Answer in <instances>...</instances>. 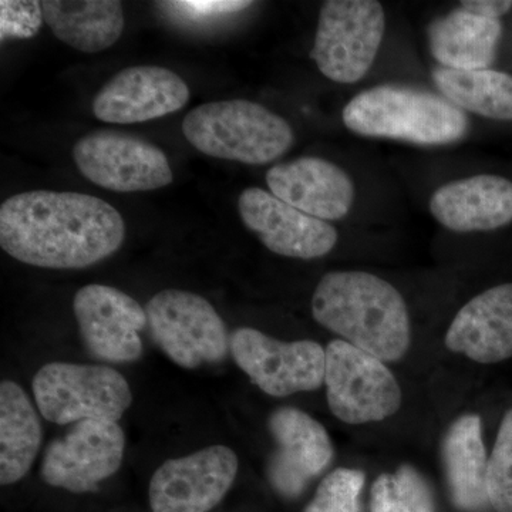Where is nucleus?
Instances as JSON below:
<instances>
[{
    "instance_id": "nucleus-1",
    "label": "nucleus",
    "mask_w": 512,
    "mask_h": 512,
    "mask_svg": "<svg viewBox=\"0 0 512 512\" xmlns=\"http://www.w3.org/2000/svg\"><path fill=\"white\" fill-rule=\"evenodd\" d=\"M124 237L120 212L93 195L35 190L0 207V247L37 268H87L119 251Z\"/></svg>"
},
{
    "instance_id": "nucleus-2",
    "label": "nucleus",
    "mask_w": 512,
    "mask_h": 512,
    "mask_svg": "<svg viewBox=\"0 0 512 512\" xmlns=\"http://www.w3.org/2000/svg\"><path fill=\"white\" fill-rule=\"evenodd\" d=\"M312 315L323 328L382 362H399L412 340L402 293L362 271L329 272L312 298Z\"/></svg>"
},
{
    "instance_id": "nucleus-3",
    "label": "nucleus",
    "mask_w": 512,
    "mask_h": 512,
    "mask_svg": "<svg viewBox=\"0 0 512 512\" xmlns=\"http://www.w3.org/2000/svg\"><path fill=\"white\" fill-rule=\"evenodd\" d=\"M343 123L363 137L394 138L420 146H446L466 136L468 117L443 96L384 84L365 90L343 110Z\"/></svg>"
},
{
    "instance_id": "nucleus-4",
    "label": "nucleus",
    "mask_w": 512,
    "mask_h": 512,
    "mask_svg": "<svg viewBox=\"0 0 512 512\" xmlns=\"http://www.w3.org/2000/svg\"><path fill=\"white\" fill-rule=\"evenodd\" d=\"M188 143L205 156L248 165L272 163L292 147L288 121L254 101H212L183 121Z\"/></svg>"
},
{
    "instance_id": "nucleus-5",
    "label": "nucleus",
    "mask_w": 512,
    "mask_h": 512,
    "mask_svg": "<svg viewBox=\"0 0 512 512\" xmlns=\"http://www.w3.org/2000/svg\"><path fill=\"white\" fill-rule=\"evenodd\" d=\"M32 390L39 412L59 426L119 421L133 403L126 377L109 366L47 363L33 377Z\"/></svg>"
},
{
    "instance_id": "nucleus-6",
    "label": "nucleus",
    "mask_w": 512,
    "mask_h": 512,
    "mask_svg": "<svg viewBox=\"0 0 512 512\" xmlns=\"http://www.w3.org/2000/svg\"><path fill=\"white\" fill-rule=\"evenodd\" d=\"M148 328L158 348L184 369L227 359L231 338L220 313L194 292L165 289L146 306Z\"/></svg>"
},
{
    "instance_id": "nucleus-7",
    "label": "nucleus",
    "mask_w": 512,
    "mask_h": 512,
    "mask_svg": "<svg viewBox=\"0 0 512 512\" xmlns=\"http://www.w3.org/2000/svg\"><path fill=\"white\" fill-rule=\"evenodd\" d=\"M326 399L343 423H376L399 412L402 387L382 360L343 339L326 348Z\"/></svg>"
},
{
    "instance_id": "nucleus-8",
    "label": "nucleus",
    "mask_w": 512,
    "mask_h": 512,
    "mask_svg": "<svg viewBox=\"0 0 512 512\" xmlns=\"http://www.w3.org/2000/svg\"><path fill=\"white\" fill-rule=\"evenodd\" d=\"M384 28V9L376 0H329L320 9L311 57L332 82H359L375 62Z\"/></svg>"
},
{
    "instance_id": "nucleus-9",
    "label": "nucleus",
    "mask_w": 512,
    "mask_h": 512,
    "mask_svg": "<svg viewBox=\"0 0 512 512\" xmlns=\"http://www.w3.org/2000/svg\"><path fill=\"white\" fill-rule=\"evenodd\" d=\"M231 353L252 383L272 397L313 392L325 383L326 349L313 340L282 342L239 328L231 336Z\"/></svg>"
},
{
    "instance_id": "nucleus-10",
    "label": "nucleus",
    "mask_w": 512,
    "mask_h": 512,
    "mask_svg": "<svg viewBox=\"0 0 512 512\" xmlns=\"http://www.w3.org/2000/svg\"><path fill=\"white\" fill-rule=\"evenodd\" d=\"M73 158L87 180L110 191H153L174 180L163 150L120 131L99 130L80 138Z\"/></svg>"
},
{
    "instance_id": "nucleus-11",
    "label": "nucleus",
    "mask_w": 512,
    "mask_h": 512,
    "mask_svg": "<svg viewBox=\"0 0 512 512\" xmlns=\"http://www.w3.org/2000/svg\"><path fill=\"white\" fill-rule=\"evenodd\" d=\"M126 436L119 421L84 420L47 446L40 476L50 487L94 493L123 463Z\"/></svg>"
},
{
    "instance_id": "nucleus-12",
    "label": "nucleus",
    "mask_w": 512,
    "mask_h": 512,
    "mask_svg": "<svg viewBox=\"0 0 512 512\" xmlns=\"http://www.w3.org/2000/svg\"><path fill=\"white\" fill-rule=\"evenodd\" d=\"M238 467L237 454L225 446L165 461L151 477V511L210 512L231 490Z\"/></svg>"
},
{
    "instance_id": "nucleus-13",
    "label": "nucleus",
    "mask_w": 512,
    "mask_h": 512,
    "mask_svg": "<svg viewBox=\"0 0 512 512\" xmlns=\"http://www.w3.org/2000/svg\"><path fill=\"white\" fill-rule=\"evenodd\" d=\"M73 312L84 346L96 359L128 363L143 355L146 309L127 293L107 285L83 286L74 296Z\"/></svg>"
},
{
    "instance_id": "nucleus-14",
    "label": "nucleus",
    "mask_w": 512,
    "mask_h": 512,
    "mask_svg": "<svg viewBox=\"0 0 512 512\" xmlns=\"http://www.w3.org/2000/svg\"><path fill=\"white\" fill-rule=\"evenodd\" d=\"M275 451L268 461L269 483L285 498H298L335 456L325 427L295 407H281L269 416Z\"/></svg>"
},
{
    "instance_id": "nucleus-15",
    "label": "nucleus",
    "mask_w": 512,
    "mask_h": 512,
    "mask_svg": "<svg viewBox=\"0 0 512 512\" xmlns=\"http://www.w3.org/2000/svg\"><path fill=\"white\" fill-rule=\"evenodd\" d=\"M241 220L259 241L276 255L295 259H316L328 255L338 231L276 198L262 188H247L238 200Z\"/></svg>"
},
{
    "instance_id": "nucleus-16",
    "label": "nucleus",
    "mask_w": 512,
    "mask_h": 512,
    "mask_svg": "<svg viewBox=\"0 0 512 512\" xmlns=\"http://www.w3.org/2000/svg\"><path fill=\"white\" fill-rule=\"evenodd\" d=\"M188 100L190 89L177 73L160 66H133L96 94L93 113L104 123H144L183 109Z\"/></svg>"
},
{
    "instance_id": "nucleus-17",
    "label": "nucleus",
    "mask_w": 512,
    "mask_h": 512,
    "mask_svg": "<svg viewBox=\"0 0 512 512\" xmlns=\"http://www.w3.org/2000/svg\"><path fill=\"white\" fill-rule=\"evenodd\" d=\"M266 184L279 200L326 222L345 218L355 200L349 175L319 157L274 165L266 174Z\"/></svg>"
},
{
    "instance_id": "nucleus-18",
    "label": "nucleus",
    "mask_w": 512,
    "mask_h": 512,
    "mask_svg": "<svg viewBox=\"0 0 512 512\" xmlns=\"http://www.w3.org/2000/svg\"><path fill=\"white\" fill-rule=\"evenodd\" d=\"M446 348L481 365L512 357V284L481 292L458 311L446 333Z\"/></svg>"
},
{
    "instance_id": "nucleus-19",
    "label": "nucleus",
    "mask_w": 512,
    "mask_h": 512,
    "mask_svg": "<svg viewBox=\"0 0 512 512\" xmlns=\"http://www.w3.org/2000/svg\"><path fill=\"white\" fill-rule=\"evenodd\" d=\"M430 211L454 232L503 228L512 222V183L500 175L451 181L431 195Z\"/></svg>"
},
{
    "instance_id": "nucleus-20",
    "label": "nucleus",
    "mask_w": 512,
    "mask_h": 512,
    "mask_svg": "<svg viewBox=\"0 0 512 512\" xmlns=\"http://www.w3.org/2000/svg\"><path fill=\"white\" fill-rule=\"evenodd\" d=\"M448 490L460 510H484L487 494L488 457L483 440V424L478 414L458 417L447 430L441 446Z\"/></svg>"
},
{
    "instance_id": "nucleus-21",
    "label": "nucleus",
    "mask_w": 512,
    "mask_h": 512,
    "mask_svg": "<svg viewBox=\"0 0 512 512\" xmlns=\"http://www.w3.org/2000/svg\"><path fill=\"white\" fill-rule=\"evenodd\" d=\"M431 55L441 67L454 70L490 69L503 35L500 20L457 8L431 22Z\"/></svg>"
},
{
    "instance_id": "nucleus-22",
    "label": "nucleus",
    "mask_w": 512,
    "mask_h": 512,
    "mask_svg": "<svg viewBox=\"0 0 512 512\" xmlns=\"http://www.w3.org/2000/svg\"><path fill=\"white\" fill-rule=\"evenodd\" d=\"M40 5L57 39L80 52H103L123 33V5L116 0H45Z\"/></svg>"
},
{
    "instance_id": "nucleus-23",
    "label": "nucleus",
    "mask_w": 512,
    "mask_h": 512,
    "mask_svg": "<svg viewBox=\"0 0 512 512\" xmlns=\"http://www.w3.org/2000/svg\"><path fill=\"white\" fill-rule=\"evenodd\" d=\"M42 424L28 394L12 380L0 384V484L29 473L42 444Z\"/></svg>"
},
{
    "instance_id": "nucleus-24",
    "label": "nucleus",
    "mask_w": 512,
    "mask_h": 512,
    "mask_svg": "<svg viewBox=\"0 0 512 512\" xmlns=\"http://www.w3.org/2000/svg\"><path fill=\"white\" fill-rule=\"evenodd\" d=\"M437 89L463 111L493 120H512V76L491 69L454 70L437 67Z\"/></svg>"
},
{
    "instance_id": "nucleus-25",
    "label": "nucleus",
    "mask_w": 512,
    "mask_h": 512,
    "mask_svg": "<svg viewBox=\"0 0 512 512\" xmlns=\"http://www.w3.org/2000/svg\"><path fill=\"white\" fill-rule=\"evenodd\" d=\"M370 512H436L433 491L412 466L377 477L370 497Z\"/></svg>"
},
{
    "instance_id": "nucleus-26",
    "label": "nucleus",
    "mask_w": 512,
    "mask_h": 512,
    "mask_svg": "<svg viewBox=\"0 0 512 512\" xmlns=\"http://www.w3.org/2000/svg\"><path fill=\"white\" fill-rule=\"evenodd\" d=\"M487 494L497 512H512V409L504 414L488 458Z\"/></svg>"
},
{
    "instance_id": "nucleus-27",
    "label": "nucleus",
    "mask_w": 512,
    "mask_h": 512,
    "mask_svg": "<svg viewBox=\"0 0 512 512\" xmlns=\"http://www.w3.org/2000/svg\"><path fill=\"white\" fill-rule=\"evenodd\" d=\"M365 473L353 468H338L322 481L311 503L303 512H362L360 495Z\"/></svg>"
},
{
    "instance_id": "nucleus-28",
    "label": "nucleus",
    "mask_w": 512,
    "mask_h": 512,
    "mask_svg": "<svg viewBox=\"0 0 512 512\" xmlns=\"http://www.w3.org/2000/svg\"><path fill=\"white\" fill-rule=\"evenodd\" d=\"M43 10L40 2H0V37L6 39H29L42 26Z\"/></svg>"
},
{
    "instance_id": "nucleus-29",
    "label": "nucleus",
    "mask_w": 512,
    "mask_h": 512,
    "mask_svg": "<svg viewBox=\"0 0 512 512\" xmlns=\"http://www.w3.org/2000/svg\"><path fill=\"white\" fill-rule=\"evenodd\" d=\"M165 9L171 10L175 15L183 16L192 22L218 19L224 15L241 12L252 5V2L244 0H178V2L160 3Z\"/></svg>"
},
{
    "instance_id": "nucleus-30",
    "label": "nucleus",
    "mask_w": 512,
    "mask_h": 512,
    "mask_svg": "<svg viewBox=\"0 0 512 512\" xmlns=\"http://www.w3.org/2000/svg\"><path fill=\"white\" fill-rule=\"evenodd\" d=\"M461 8L484 18L500 20L501 16L510 12L512 2L511 0H466L461 2Z\"/></svg>"
}]
</instances>
